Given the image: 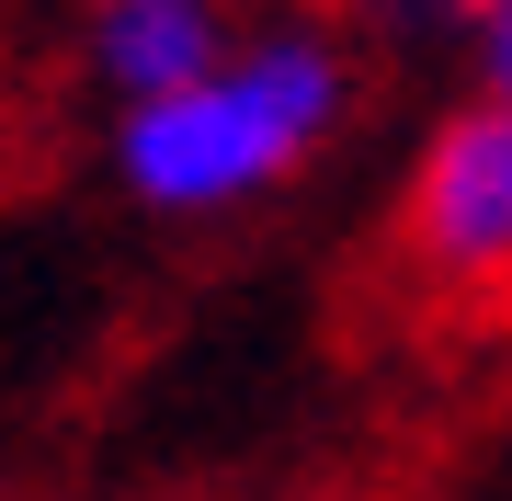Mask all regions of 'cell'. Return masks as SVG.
Wrapping results in <instances>:
<instances>
[{"label":"cell","instance_id":"5","mask_svg":"<svg viewBox=\"0 0 512 501\" xmlns=\"http://www.w3.org/2000/svg\"><path fill=\"white\" fill-rule=\"evenodd\" d=\"M478 92H490V103H512V0H490V23H478Z\"/></svg>","mask_w":512,"mask_h":501},{"label":"cell","instance_id":"4","mask_svg":"<svg viewBox=\"0 0 512 501\" xmlns=\"http://www.w3.org/2000/svg\"><path fill=\"white\" fill-rule=\"evenodd\" d=\"M376 35H478L490 23V0H365Z\"/></svg>","mask_w":512,"mask_h":501},{"label":"cell","instance_id":"2","mask_svg":"<svg viewBox=\"0 0 512 501\" xmlns=\"http://www.w3.org/2000/svg\"><path fill=\"white\" fill-rule=\"evenodd\" d=\"M387 262L433 308H490L512 297V103L467 92L399 171L387 205Z\"/></svg>","mask_w":512,"mask_h":501},{"label":"cell","instance_id":"1","mask_svg":"<svg viewBox=\"0 0 512 501\" xmlns=\"http://www.w3.org/2000/svg\"><path fill=\"white\" fill-rule=\"evenodd\" d=\"M342 126H353V57L330 46V23H262L194 92L114 114L103 160H114V183H126L137 217L194 228V217L285 194Z\"/></svg>","mask_w":512,"mask_h":501},{"label":"cell","instance_id":"3","mask_svg":"<svg viewBox=\"0 0 512 501\" xmlns=\"http://www.w3.org/2000/svg\"><path fill=\"white\" fill-rule=\"evenodd\" d=\"M239 35H251L239 0H80V69H92L103 114L194 92Z\"/></svg>","mask_w":512,"mask_h":501}]
</instances>
